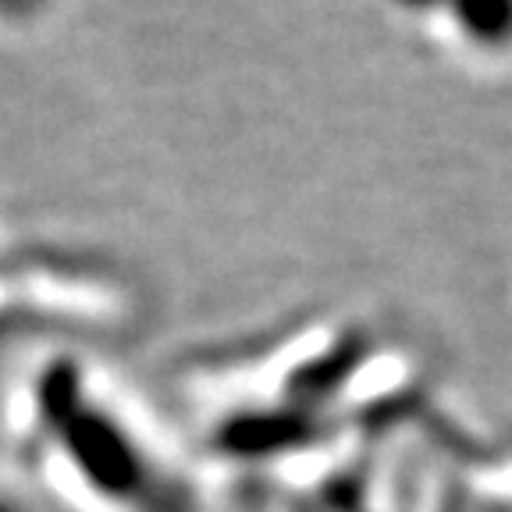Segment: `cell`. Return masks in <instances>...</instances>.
Instances as JSON below:
<instances>
[{
	"mask_svg": "<svg viewBox=\"0 0 512 512\" xmlns=\"http://www.w3.org/2000/svg\"><path fill=\"white\" fill-rule=\"evenodd\" d=\"M427 4L445 8L473 47L498 50L512 43V0H427Z\"/></svg>",
	"mask_w": 512,
	"mask_h": 512,
	"instance_id": "1",
	"label": "cell"
}]
</instances>
